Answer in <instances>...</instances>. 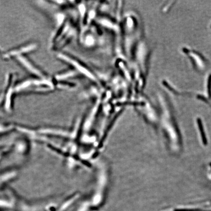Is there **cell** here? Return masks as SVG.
<instances>
[{
  "mask_svg": "<svg viewBox=\"0 0 211 211\" xmlns=\"http://www.w3.org/2000/svg\"><path fill=\"white\" fill-rule=\"evenodd\" d=\"M18 59L22 62V64L24 65V66L28 69V70L32 72L33 73L36 74V75H41V73L40 72H39L37 69H36V68H34V66L30 63V62L26 60V58L23 57H19Z\"/></svg>",
  "mask_w": 211,
  "mask_h": 211,
  "instance_id": "1",
  "label": "cell"
},
{
  "mask_svg": "<svg viewBox=\"0 0 211 211\" xmlns=\"http://www.w3.org/2000/svg\"><path fill=\"white\" fill-rule=\"evenodd\" d=\"M35 47H36V46L35 45H30V46H25V47H23V48H21V49H19V50H16V51H13L12 53H10V55H14L16 54L21 53L28 52V51L33 50Z\"/></svg>",
  "mask_w": 211,
  "mask_h": 211,
  "instance_id": "2",
  "label": "cell"
},
{
  "mask_svg": "<svg viewBox=\"0 0 211 211\" xmlns=\"http://www.w3.org/2000/svg\"><path fill=\"white\" fill-rule=\"evenodd\" d=\"M73 74V72H68V73H65V74H63V75H60L58 76L57 77V79H66V78H68V77L72 76Z\"/></svg>",
  "mask_w": 211,
  "mask_h": 211,
  "instance_id": "3",
  "label": "cell"
}]
</instances>
